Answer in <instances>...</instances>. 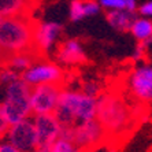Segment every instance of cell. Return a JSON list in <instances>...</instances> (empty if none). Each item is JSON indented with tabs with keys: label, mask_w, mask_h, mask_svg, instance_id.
Listing matches in <instances>:
<instances>
[{
	"label": "cell",
	"mask_w": 152,
	"mask_h": 152,
	"mask_svg": "<svg viewBox=\"0 0 152 152\" xmlns=\"http://www.w3.org/2000/svg\"><path fill=\"white\" fill-rule=\"evenodd\" d=\"M81 91L84 93H86L88 96H92V97L99 99L100 96H102L103 86L99 81H96V80H89V81H86L84 85H82Z\"/></svg>",
	"instance_id": "cell-19"
},
{
	"label": "cell",
	"mask_w": 152,
	"mask_h": 152,
	"mask_svg": "<svg viewBox=\"0 0 152 152\" xmlns=\"http://www.w3.org/2000/svg\"><path fill=\"white\" fill-rule=\"evenodd\" d=\"M6 140L22 152H34L39 148V142L33 118H26L11 125Z\"/></svg>",
	"instance_id": "cell-8"
},
{
	"label": "cell",
	"mask_w": 152,
	"mask_h": 152,
	"mask_svg": "<svg viewBox=\"0 0 152 152\" xmlns=\"http://www.w3.org/2000/svg\"><path fill=\"white\" fill-rule=\"evenodd\" d=\"M51 152H84L73 140L59 137L51 147Z\"/></svg>",
	"instance_id": "cell-17"
},
{
	"label": "cell",
	"mask_w": 152,
	"mask_h": 152,
	"mask_svg": "<svg viewBox=\"0 0 152 152\" xmlns=\"http://www.w3.org/2000/svg\"><path fill=\"white\" fill-rule=\"evenodd\" d=\"M19 78H21V73L14 70V69L8 67V66H4L0 70V84H4V85L12 84V82L18 81Z\"/></svg>",
	"instance_id": "cell-20"
},
{
	"label": "cell",
	"mask_w": 152,
	"mask_h": 152,
	"mask_svg": "<svg viewBox=\"0 0 152 152\" xmlns=\"http://www.w3.org/2000/svg\"><path fill=\"white\" fill-rule=\"evenodd\" d=\"M36 1L37 0H0V17H29Z\"/></svg>",
	"instance_id": "cell-14"
},
{
	"label": "cell",
	"mask_w": 152,
	"mask_h": 152,
	"mask_svg": "<svg viewBox=\"0 0 152 152\" xmlns=\"http://www.w3.org/2000/svg\"><path fill=\"white\" fill-rule=\"evenodd\" d=\"M126 3V10L127 11H132V12H136L138 8L137 6V0H125Z\"/></svg>",
	"instance_id": "cell-26"
},
{
	"label": "cell",
	"mask_w": 152,
	"mask_h": 152,
	"mask_svg": "<svg viewBox=\"0 0 152 152\" xmlns=\"http://www.w3.org/2000/svg\"><path fill=\"white\" fill-rule=\"evenodd\" d=\"M107 152H118L117 149H110V151H107Z\"/></svg>",
	"instance_id": "cell-28"
},
{
	"label": "cell",
	"mask_w": 152,
	"mask_h": 152,
	"mask_svg": "<svg viewBox=\"0 0 152 152\" xmlns=\"http://www.w3.org/2000/svg\"><path fill=\"white\" fill-rule=\"evenodd\" d=\"M10 122H8L6 114H4V110H3V106L0 103V140H4L6 136H7V132L10 129Z\"/></svg>",
	"instance_id": "cell-22"
},
{
	"label": "cell",
	"mask_w": 152,
	"mask_h": 152,
	"mask_svg": "<svg viewBox=\"0 0 152 152\" xmlns=\"http://www.w3.org/2000/svg\"><path fill=\"white\" fill-rule=\"evenodd\" d=\"M106 136V130L103 129L97 118L80 122L71 127V140L84 152L96 148L104 140Z\"/></svg>",
	"instance_id": "cell-7"
},
{
	"label": "cell",
	"mask_w": 152,
	"mask_h": 152,
	"mask_svg": "<svg viewBox=\"0 0 152 152\" xmlns=\"http://www.w3.org/2000/svg\"><path fill=\"white\" fill-rule=\"evenodd\" d=\"M34 152H51V148H37Z\"/></svg>",
	"instance_id": "cell-27"
},
{
	"label": "cell",
	"mask_w": 152,
	"mask_h": 152,
	"mask_svg": "<svg viewBox=\"0 0 152 152\" xmlns=\"http://www.w3.org/2000/svg\"><path fill=\"white\" fill-rule=\"evenodd\" d=\"M53 114L62 127H73L80 122L95 119L97 115V99L82 91L63 89Z\"/></svg>",
	"instance_id": "cell-2"
},
{
	"label": "cell",
	"mask_w": 152,
	"mask_h": 152,
	"mask_svg": "<svg viewBox=\"0 0 152 152\" xmlns=\"http://www.w3.org/2000/svg\"><path fill=\"white\" fill-rule=\"evenodd\" d=\"M69 18L71 22H80L84 18H86L85 0H71L69 6Z\"/></svg>",
	"instance_id": "cell-18"
},
{
	"label": "cell",
	"mask_w": 152,
	"mask_h": 152,
	"mask_svg": "<svg viewBox=\"0 0 152 152\" xmlns=\"http://www.w3.org/2000/svg\"><path fill=\"white\" fill-rule=\"evenodd\" d=\"M137 18L136 12L127 10H114V11H107L106 19L108 22V25L121 33H127L130 32V28L133 25L134 19Z\"/></svg>",
	"instance_id": "cell-13"
},
{
	"label": "cell",
	"mask_w": 152,
	"mask_h": 152,
	"mask_svg": "<svg viewBox=\"0 0 152 152\" xmlns=\"http://www.w3.org/2000/svg\"><path fill=\"white\" fill-rule=\"evenodd\" d=\"M151 115H152V113H151Z\"/></svg>",
	"instance_id": "cell-29"
},
{
	"label": "cell",
	"mask_w": 152,
	"mask_h": 152,
	"mask_svg": "<svg viewBox=\"0 0 152 152\" xmlns=\"http://www.w3.org/2000/svg\"><path fill=\"white\" fill-rule=\"evenodd\" d=\"M102 10L114 11V10H126L125 0H97Z\"/></svg>",
	"instance_id": "cell-21"
},
{
	"label": "cell",
	"mask_w": 152,
	"mask_h": 152,
	"mask_svg": "<svg viewBox=\"0 0 152 152\" xmlns=\"http://www.w3.org/2000/svg\"><path fill=\"white\" fill-rule=\"evenodd\" d=\"M39 148H51L62 134V125L55 114H40L33 115Z\"/></svg>",
	"instance_id": "cell-10"
},
{
	"label": "cell",
	"mask_w": 152,
	"mask_h": 152,
	"mask_svg": "<svg viewBox=\"0 0 152 152\" xmlns=\"http://www.w3.org/2000/svg\"><path fill=\"white\" fill-rule=\"evenodd\" d=\"M97 121L107 134L119 136L130 130L132 111L118 95L106 93L97 99Z\"/></svg>",
	"instance_id": "cell-3"
},
{
	"label": "cell",
	"mask_w": 152,
	"mask_h": 152,
	"mask_svg": "<svg viewBox=\"0 0 152 152\" xmlns=\"http://www.w3.org/2000/svg\"><path fill=\"white\" fill-rule=\"evenodd\" d=\"M62 91H63L62 85L58 84H44L33 86L30 92V107L33 115L55 113Z\"/></svg>",
	"instance_id": "cell-6"
},
{
	"label": "cell",
	"mask_w": 152,
	"mask_h": 152,
	"mask_svg": "<svg viewBox=\"0 0 152 152\" xmlns=\"http://www.w3.org/2000/svg\"><path fill=\"white\" fill-rule=\"evenodd\" d=\"M63 26L59 22H40L34 23V50L41 53L50 52L62 34Z\"/></svg>",
	"instance_id": "cell-11"
},
{
	"label": "cell",
	"mask_w": 152,
	"mask_h": 152,
	"mask_svg": "<svg viewBox=\"0 0 152 152\" xmlns=\"http://www.w3.org/2000/svg\"><path fill=\"white\" fill-rule=\"evenodd\" d=\"M147 45H148L147 42H140V44H137V47H136L134 51H133V56H132L134 62H141V60L144 59Z\"/></svg>",
	"instance_id": "cell-23"
},
{
	"label": "cell",
	"mask_w": 152,
	"mask_h": 152,
	"mask_svg": "<svg viewBox=\"0 0 152 152\" xmlns=\"http://www.w3.org/2000/svg\"><path fill=\"white\" fill-rule=\"evenodd\" d=\"M21 78L29 86H37L44 84L62 85L64 81V73L60 66L50 60H36L32 66L21 74Z\"/></svg>",
	"instance_id": "cell-5"
},
{
	"label": "cell",
	"mask_w": 152,
	"mask_h": 152,
	"mask_svg": "<svg viewBox=\"0 0 152 152\" xmlns=\"http://www.w3.org/2000/svg\"><path fill=\"white\" fill-rule=\"evenodd\" d=\"M0 152H22V151H19L17 147H14L7 140H0Z\"/></svg>",
	"instance_id": "cell-25"
},
{
	"label": "cell",
	"mask_w": 152,
	"mask_h": 152,
	"mask_svg": "<svg viewBox=\"0 0 152 152\" xmlns=\"http://www.w3.org/2000/svg\"><path fill=\"white\" fill-rule=\"evenodd\" d=\"M137 11H138V14H140V17L152 19V0H148V1L142 3L141 6L137 8Z\"/></svg>",
	"instance_id": "cell-24"
},
{
	"label": "cell",
	"mask_w": 152,
	"mask_h": 152,
	"mask_svg": "<svg viewBox=\"0 0 152 152\" xmlns=\"http://www.w3.org/2000/svg\"><path fill=\"white\" fill-rule=\"evenodd\" d=\"M132 36L138 42H147L152 40V19L144 17H137L130 28Z\"/></svg>",
	"instance_id": "cell-15"
},
{
	"label": "cell",
	"mask_w": 152,
	"mask_h": 152,
	"mask_svg": "<svg viewBox=\"0 0 152 152\" xmlns=\"http://www.w3.org/2000/svg\"><path fill=\"white\" fill-rule=\"evenodd\" d=\"M56 60L62 64H81L86 62V52H85L82 42L78 39L64 40L56 50Z\"/></svg>",
	"instance_id": "cell-12"
},
{
	"label": "cell",
	"mask_w": 152,
	"mask_h": 152,
	"mask_svg": "<svg viewBox=\"0 0 152 152\" xmlns=\"http://www.w3.org/2000/svg\"><path fill=\"white\" fill-rule=\"evenodd\" d=\"M30 92H32V86H29L22 78L12 84L6 85L1 106L10 125L30 118L32 115Z\"/></svg>",
	"instance_id": "cell-4"
},
{
	"label": "cell",
	"mask_w": 152,
	"mask_h": 152,
	"mask_svg": "<svg viewBox=\"0 0 152 152\" xmlns=\"http://www.w3.org/2000/svg\"><path fill=\"white\" fill-rule=\"evenodd\" d=\"M127 86L136 99L152 103V64L141 63L127 78Z\"/></svg>",
	"instance_id": "cell-9"
},
{
	"label": "cell",
	"mask_w": 152,
	"mask_h": 152,
	"mask_svg": "<svg viewBox=\"0 0 152 152\" xmlns=\"http://www.w3.org/2000/svg\"><path fill=\"white\" fill-rule=\"evenodd\" d=\"M0 51L7 59L15 53L36 52L34 22L30 17H0Z\"/></svg>",
	"instance_id": "cell-1"
},
{
	"label": "cell",
	"mask_w": 152,
	"mask_h": 152,
	"mask_svg": "<svg viewBox=\"0 0 152 152\" xmlns=\"http://www.w3.org/2000/svg\"><path fill=\"white\" fill-rule=\"evenodd\" d=\"M39 53L36 52H22V53H15L12 56H10L7 59V63L6 66L14 69V70L19 71V73H23L26 69H29L32 66L33 62L37 60Z\"/></svg>",
	"instance_id": "cell-16"
}]
</instances>
